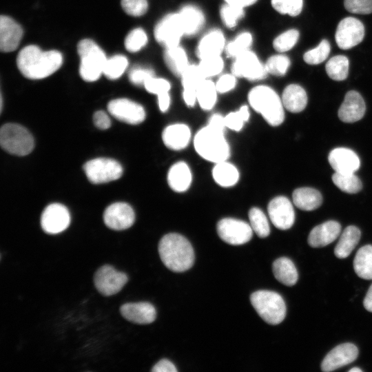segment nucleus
<instances>
[{
	"instance_id": "obj_1",
	"label": "nucleus",
	"mask_w": 372,
	"mask_h": 372,
	"mask_svg": "<svg viewBox=\"0 0 372 372\" xmlns=\"http://www.w3.org/2000/svg\"><path fill=\"white\" fill-rule=\"evenodd\" d=\"M62 63L63 56L59 51H43L34 45L23 48L17 58L19 70L30 79H41L52 74Z\"/></svg>"
},
{
	"instance_id": "obj_2",
	"label": "nucleus",
	"mask_w": 372,
	"mask_h": 372,
	"mask_svg": "<svg viewBox=\"0 0 372 372\" xmlns=\"http://www.w3.org/2000/svg\"><path fill=\"white\" fill-rule=\"evenodd\" d=\"M158 253L163 264L174 272L185 271L194 262V251L191 243L179 234L165 235L159 242Z\"/></svg>"
},
{
	"instance_id": "obj_3",
	"label": "nucleus",
	"mask_w": 372,
	"mask_h": 372,
	"mask_svg": "<svg viewBox=\"0 0 372 372\" xmlns=\"http://www.w3.org/2000/svg\"><path fill=\"white\" fill-rule=\"evenodd\" d=\"M248 101L251 107L270 125L282 123L285 119L282 101L271 87L264 85L254 87L248 94Z\"/></svg>"
},
{
	"instance_id": "obj_4",
	"label": "nucleus",
	"mask_w": 372,
	"mask_h": 372,
	"mask_svg": "<svg viewBox=\"0 0 372 372\" xmlns=\"http://www.w3.org/2000/svg\"><path fill=\"white\" fill-rule=\"evenodd\" d=\"M194 145L196 152L202 158L215 163L227 161L230 155V148L225 138V132L208 125L196 134Z\"/></svg>"
},
{
	"instance_id": "obj_5",
	"label": "nucleus",
	"mask_w": 372,
	"mask_h": 372,
	"mask_svg": "<svg viewBox=\"0 0 372 372\" xmlns=\"http://www.w3.org/2000/svg\"><path fill=\"white\" fill-rule=\"evenodd\" d=\"M81 59L79 73L81 78L88 82L95 81L102 74L107 61L105 52L92 40H81L77 45Z\"/></svg>"
},
{
	"instance_id": "obj_6",
	"label": "nucleus",
	"mask_w": 372,
	"mask_h": 372,
	"mask_svg": "<svg viewBox=\"0 0 372 372\" xmlns=\"http://www.w3.org/2000/svg\"><path fill=\"white\" fill-rule=\"evenodd\" d=\"M250 302L260 318L269 324H278L285 318V301L282 296L275 291H255L250 296Z\"/></svg>"
},
{
	"instance_id": "obj_7",
	"label": "nucleus",
	"mask_w": 372,
	"mask_h": 372,
	"mask_svg": "<svg viewBox=\"0 0 372 372\" xmlns=\"http://www.w3.org/2000/svg\"><path fill=\"white\" fill-rule=\"evenodd\" d=\"M1 147L10 154L25 156L34 148V139L24 127L16 123H6L1 128Z\"/></svg>"
},
{
	"instance_id": "obj_8",
	"label": "nucleus",
	"mask_w": 372,
	"mask_h": 372,
	"mask_svg": "<svg viewBox=\"0 0 372 372\" xmlns=\"http://www.w3.org/2000/svg\"><path fill=\"white\" fill-rule=\"evenodd\" d=\"M83 169L88 180L94 184L117 180L123 174L120 163L107 158L90 160L84 165Z\"/></svg>"
},
{
	"instance_id": "obj_9",
	"label": "nucleus",
	"mask_w": 372,
	"mask_h": 372,
	"mask_svg": "<svg viewBox=\"0 0 372 372\" xmlns=\"http://www.w3.org/2000/svg\"><path fill=\"white\" fill-rule=\"evenodd\" d=\"M154 34L156 41L165 48L179 45L185 34L178 13L172 12L163 17L156 23Z\"/></svg>"
},
{
	"instance_id": "obj_10",
	"label": "nucleus",
	"mask_w": 372,
	"mask_h": 372,
	"mask_svg": "<svg viewBox=\"0 0 372 372\" xmlns=\"http://www.w3.org/2000/svg\"><path fill=\"white\" fill-rule=\"evenodd\" d=\"M234 59L231 71L236 77L256 81L267 78L269 74L265 64L249 50Z\"/></svg>"
},
{
	"instance_id": "obj_11",
	"label": "nucleus",
	"mask_w": 372,
	"mask_h": 372,
	"mask_svg": "<svg viewBox=\"0 0 372 372\" xmlns=\"http://www.w3.org/2000/svg\"><path fill=\"white\" fill-rule=\"evenodd\" d=\"M218 236L226 243L240 245L252 238L253 229L245 221L232 218H223L216 225Z\"/></svg>"
},
{
	"instance_id": "obj_12",
	"label": "nucleus",
	"mask_w": 372,
	"mask_h": 372,
	"mask_svg": "<svg viewBox=\"0 0 372 372\" xmlns=\"http://www.w3.org/2000/svg\"><path fill=\"white\" fill-rule=\"evenodd\" d=\"M127 280L125 273L116 270L108 265L101 267L94 276L95 287L99 292L105 296L119 292Z\"/></svg>"
},
{
	"instance_id": "obj_13",
	"label": "nucleus",
	"mask_w": 372,
	"mask_h": 372,
	"mask_svg": "<svg viewBox=\"0 0 372 372\" xmlns=\"http://www.w3.org/2000/svg\"><path fill=\"white\" fill-rule=\"evenodd\" d=\"M364 37V26L358 19L346 17L338 25L335 39L338 47L348 50L359 44Z\"/></svg>"
},
{
	"instance_id": "obj_14",
	"label": "nucleus",
	"mask_w": 372,
	"mask_h": 372,
	"mask_svg": "<svg viewBox=\"0 0 372 372\" xmlns=\"http://www.w3.org/2000/svg\"><path fill=\"white\" fill-rule=\"evenodd\" d=\"M70 223V215L68 208L60 203L49 205L41 216L42 229L49 234H56L68 228Z\"/></svg>"
},
{
	"instance_id": "obj_15",
	"label": "nucleus",
	"mask_w": 372,
	"mask_h": 372,
	"mask_svg": "<svg viewBox=\"0 0 372 372\" xmlns=\"http://www.w3.org/2000/svg\"><path fill=\"white\" fill-rule=\"evenodd\" d=\"M107 110L114 117L129 124H139L145 118L144 107L127 99H117L110 101Z\"/></svg>"
},
{
	"instance_id": "obj_16",
	"label": "nucleus",
	"mask_w": 372,
	"mask_h": 372,
	"mask_svg": "<svg viewBox=\"0 0 372 372\" xmlns=\"http://www.w3.org/2000/svg\"><path fill=\"white\" fill-rule=\"evenodd\" d=\"M267 211L273 225L278 229L286 230L292 227L295 213L291 201L285 196H277L269 203Z\"/></svg>"
},
{
	"instance_id": "obj_17",
	"label": "nucleus",
	"mask_w": 372,
	"mask_h": 372,
	"mask_svg": "<svg viewBox=\"0 0 372 372\" xmlns=\"http://www.w3.org/2000/svg\"><path fill=\"white\" fill-rule=\"evenodd\" d=\"M135 214L132 207L125 203H115L108 206L103 214L106 226L114 230H124L134 223Z\"/></svg>"
},
{
	"instance_id": "obj_18",
	"label": "nucleus",
	"mask_w": 372,
	"mask_h": 372,
	"mask_svg": "<svg viewBox=\"0 0 372 372\" xmlns=\"http://www.w3.org/2000/svg\"><path fill=\"white\" fill-rule=\"evenodd\" d=\"M358 355V348L353 344H341L328 353L322 362L321 369L325 372L334 371L353 362Z\"/></svg>"
},
{
	"instance_id": "obj_19",
	"label": "nucleus",
	"mask_w": 372,
	"mask_h": 372,
	"mask_svg": "<svg viewBox=\"0 0 372 372\" xmlns=\"http://www.w3.org/2000/svg\"><path fill=\"white\" fill-rule=\"evenodd\" d=\"M328 160L335 172L340 174L355 173L360 165L358 156L346 147H337L331 150Z\"/></svg>"
},
{
	"instance_id": "obj_20",
	"label": "nucleus",
	"mask_w": 372,
	"mask_h": 372,
	"mask_svg": "<svg viewBox=\"0 0 372 372\" xmlns=\"http://www.w3.org/2000/svg\"><path fill=\"white\" fill-rule=\"evenodd\" d=\"M366 105L360 93L351 90L344 96L338 110V117L344 123H354L364 115Z\"/></svg>"
},
{
	"instance_id": "obj_21",
	"label": "nucleus",
	"mask_w": 372,
	"mask_h": 372,
	"mask_svg": "<svg viewBox=\"0 0 372 372\" xmlns=\"http://www.w3.org/2000/svg\"><path fill=\"white\" fill-rule=\"evenodd\" d=\"M23 36L20 25L8 16L0 17V49L3 52L14 51Z\"/></svg>"
},
{
	"instance_id": "obj_22",
	"label": "nucleus",
	"mask_w": 372,
	"mask_h": 372,
	"mask_svg": "<svg viewBox=\"0 0 372 372\" xmlns=\"http://www.w3.org/2000/svg\"><path fill=\"white\" fill-rule=\"evenodd\" d=\"M225 39L223 32L214 28L202 37L196 47V54L199 59L220 56L225 51Z\"/></svg>"
},
{
	"instance_id": "obj_23",
	"label": "nucleus",
	"mask_w": 372,
	"mask_h": 372,
	"mask_svg": "<svg viewBox=\"0 0 372 372\" xmlns=\"http://www.w3.org/2000/svg\"><path fill=\"white\" fill-rule=\"evenodd\" d=\"M120 312L128 321L139 324H150L156 316L154 307L147 302L123 304L120 307Z\"/></svg>"
},
{
	"instance_id": "obj_24",
	"label": "nucleus",
	"mask_w": 372,
	"mask_h": 372,
	"mask_svg": "<svg viewBox=\"0 0 372 372\" xmlns=\"http://www.w3.org/2000/svg\"><path fill=\"white\" fill-rule=\"evenodd\" d=\"M339 223L329 220L313 227L308 236L309 245L314 248L324 247L333 242L340 234Z\"/></svg>"
},
{
	"instance_id": "obj_25",
	"label": "nucleus",
	"mask_w": 372,
	"mask_h": 372,
	"mask_svg": "<svg viewBox=\"0 0 372 372\" xmlns=\"http://www.w3.org/2000/svg\"><path fill=\"white\" fill-rule=\"evenodd\" d=\"M180 77L184 101L187 106L193 107L197 102V89L205 78L201 74L198 65H189Z\"/></svg>"
},
{
	"instance_id": "obj_26",
	"label": "nucleus",
	"mask_w": 372,
	"mask_h": 372,
	"mask_svg": "<svg viewBox=\"0 0 372 372\" xmlns=\"http://www.w3.org/2000/svg\"><path fill=\"white\" fill-rule=\"evenodd\" d=\"M162 139L165 146L170 149L181 150L188 145L191 139V131L183 123L170 125L164 129Z\"/></svg>"
},
{
	"instance_id": "obj_27",
	"label": "nucleus",
	"mask_w": 372,
	"mask_h": 372,
	"mask_svg": "<svg viewBox=\"0 0 372 372\" xmlns=\"http://www.w3.org/2000/svg\"><path fill=\"white\" fill-rule=\"evenodd\" d=\"M185 36H194L203 28L205 18L203 11L192 4L183 6L178 12Z\"/></svg>"
},
{
	"instance_id": "obj_28",
	"label": "nucleus",
	"mask_w": 372,
	"mask_h": 372,
	"mask_svg": "<svg viewBox=\"0 0 372 372\" xmlns=\"http://www.w3.org/2000/svg\"><path fill=\"white\" fill-rule=\"evenodd\" d=\"M192 180L191 170L185 162H177L169 168L167 173V183L174 192H185L191 185Z\"/></svg>"
},
{
	"instance_id": "obj_29",
	"label": "nucleus",
	"mask_w": 372,
	"mask_h": 372,
	"mask_svg": "<svg viewBox=\"0 0 372 372\" xmlns=\"http://www.w3.org/2000/svg\"><path fill=\"white\" fill-rule=\"evenodd\" d=\"M284 107L289 112H302L307 104L305 90L298 84H290L283 90L281 97Z\"/></svg>"
},
{
	"instance_id": "obj_30",
	"label": "nucleus",
	"mask_w": 372,
	"mask_h": 372,
	"mask_svg": "<svg viewBox=\"0 0 372 372\" xmlns=\"http://www.w3.org/2000/svg\"><path fill=\"white\" fill-rule=\"evenodd\" d=\"M163 59L167 68L177 76H181L189 65L185 50L179 45L165 48Z\"/></svg>"
},
{
	"instance_id": "obj_31",
	"label": "nucleus",
	"mask_w": 372,
	"mask_h": 372,
	"mask_svg": "<svg viewBox=\"0 0 372 372\" xmlns=\"http://www.w3.org/2000/svg\"><path fill=\"white\" fill-rule=\"evenodd\" d=\"M294 205L304 211H312L318 208L322 203L321 194L311 187H300L293 192Z\"/></svg>"
},
{
	"instance_id": "obj_32",
	"label": "nucleus",
	"mask_w": 372,
	"mask_h": 372,
	"mask_svg": "<svg viewBox=\"0 0 372 372\" xmlns=\"http://www.w3.org/2000/svg\"><path fill=\"white\" fill-rule=\"evenodd\" d=\"M360 229L353 225L348 226L340 235L334 249V254L338 258H345L350 255L360 238Z\"/></svg>"
},
{
	"instance_id": "obj_33",
	"label": "nucleus",
	"mask_w": 372,
	"mask_h": 372,
	"mask_svg": "<svg viewBox=\"0 0 372 372\" xmlns=\"http://www.w3.org/2000/svg\"><path fill=\"white\" fill-rule=\"evenodd\" d=\"M272 270L276 279L285 285L293 286L298 280L297 269L293 262L287 258L276 259L272 265Z\"/></svg>"
},
{
	"instance_id": "obj_34",
	"label": "nucleus",
	"mask_w": 372,
	"mask_h": 372,
	"mask_svg": "<svg viewBox=\"0 0 372 372\" xmlns=\"http://www.w3.org/2000/svg\"><path fill=\"white\" fill-rule=\"evenodd\" d=\"M212 176L215 182L224 187L234 186L239 179L238 169L226 161L216 163L212 170Z\"/></svg>"
},
{
	"instance_id": "obj_35",
	"label": "nucleus",
	"mask_w": 372,
	"mask_h": 372,
	"mask_svg": "<svg viewBox=\"0 0 372 372\" xmlns=\"http://www.w3.org/2000/svg\"><path fill=\"white\" fill-rule=\"evenodd\" d=\"M353 268L361 278L372 280V245H367L359 249L354 258Z\"/></svg>"
},
{
	"instance_id": "obj_36",
	"label": "nucleus",
	"mask_w": 372,
	"mask_h": 372,
	"mask_svg": "<svg viewBox=\"0 0 372 372\" xmlns=\"http://www.w3.org/2000/svg\"><path fill=\"white\" fill-rule=\"evenodd\" d=\"M216 84L209 79H204L199 85L196 92V101L204 110H210L217 101Z\"/></svg>"
},
{
	"instance_id": "obj_37",
	"label": "nucleus",
	"mask_w": 372,
	"mask_h": 372,
	"mask_svg": "<svg viewBox=\"0 0 372 372\" xmlns=\"http://www.w3.org/2000/svg\"><path fill=\"white\" fill-rule=\"evenodd\" d=\"M349 61L344 55L331 57L326 63L325 69L328 76L334 81H343L349 73Z\"/></svg>"
},
{
	"instance_id": "obj_38",
	"label": "nucleus",
	"mask_w": 372,
	"mask_h": 372,
	"mask_svg": "<svg viewBox=\"0 0 372 372\" xmlns=\"http://www.w3.org/2000/svg\"><path fill=\"white\" fill-rule=\"evenodd\" d=\"M253 43L252 34L249 32H242L235 39L226 44L225 52L227 57L235 59L249 50Z\"/></svg>"
},
{
	"instance_id": "obj_39",
	"label": "nucleus",
	"mask_w": 372,
	"mask_h": 372,
	"mask_svg": "<svg viewBox=\"0 0 372 372\" xmlns=\"http://www.w3.org/2000/svg\"><path fill=\"white\" fill-rule=\"evenodd\" d=\"M332 180L336 187L346 193L355 194L362 188L361 180L354 173L340 174L335 172L332 176Z\"/></svg>"
},
{
	"instance_id": "obj_40",
	"label": "nucleus",
	"mask_w": 372,
	"mask_h": 372,
	"mask_svg": "<svg viewBox=\"0 0 372 372\" xmlns=\"http://www.w3.org/2000/svg\"><path fill=\"white\" fill-rule=\"evenodd\" d=\"M249 224L253 231L260 238H265L270 233V227L266 215L259 208L252 207L249 211Z\"/></svg>"
},
{
	"instance_id": "obj_41",
	"label": "nucleus",
	"mask_w": 372,
	"mask_h": 372,
	"mask_svg": "<svg viewBox=\"0 0 372 372\" xmlns=\"http://www.w3.org/2000/svg\"><path fill=\"white\" fill-rule=\"evenodd\" d=\"M128 65V61L126 56L117 54L107 59L103 74L109 79H116L119 78L125 72Z\"/></svg>"
},
{
	"instance_id": "obj_42",
	"label": "nucleus",
	"mask_w": 372,
	"mask_h": 372,
	"mask_svg": "<svg viewBox=\"0 0 372 372\" xmlns=\"http://www.w3.org/2000/svg\"><path fill=\"white\" fill-rule=\"evenodd\" d=\"M245 16L244 8L225 3L220 9V17L228 28H234Z\"/></svg>"
},
{
	"instance_id": "obj_43",
	"label": "nucleus",
	"mask_w": 372,
	"mask_h": 372,
	"mask_svg": "<svg viewBox=\"0 0 372 372\" xmlns=\"http://www.w3.org/2000/svg\"><path fill=\"white\" fill-rule=\"evenodd\" d=\"M198 67L205 79L219 74L224 68V61L220 56H214L200 59Z\"/></svg>"
},
{
	"instance_id": "obj_44",
	"label": "nucleus",
	"mask_w": 372,
	"mask_h": 372,
	"mask_svg": "<svg viewBox=\"0 0 372 372\" xmlns=\"http://www.w3.org/2000/svg\"><path fill=\"white\" fill-rule=\"evenodd\" d=\"M291 64L290 59L284 54H274L268 58L265 63L268 74L277 76H284Z\"/></svg>"
},
{
	"instance_id": "obj_45",
	"label": "nucleus",
	"mask_w": 372,
	"mask_h": 372,
	"mask_svg": "<svg viewBox=\"0 0 372 372\" xmlns=\"http://www.w3.org/2000/svg\"><path fill=\"white\" fill-rule=\"evenodd\" d=\"M299 36V32L296 29L286 30L274 39L273 47L278 52H287L296 44Z\"/></svg>"
},
{
	"instance_id": "obj_46",
	"label": "nucleus",
	"mask_w": 372,
	"mask_h": 372,
	"mask_svg": "<svg viewBox=\"0 0 372 372\" xmlns=\"http://www.w3.org/2000/svg\"><path fill=\"white\" fill-rule=\"evenodd\" d=\"M331 50L329 41L323 39L314 48L307 51L304 56V61L309 65H318L323 62L328 57Z\"/></svg>"
},
{
	"instance_id": "obj_47",
	"label": "nucleus",
	"mask_w": 372,
	"mask_h": 372,
	"mask_svg": "<svg viewBox=\"0 0 372 372\" xmlns=\"http://www.w3.org/2000/svg\"><path fill=\"white\" fill-rule=\"evenodd\" d=\"M249 111L247 105H242L238 110L231 112L225 116L227 128L234 131H240L245 123L249 118Z\"/></svg>"
},
{
	"instance_id": "obj_48",
	"label": "nucleus",
	"mask_w": 372,
	"mask_h": 372,
	"mask_svg": "<svg viewBox=\"0 0 372 372\" xmlns=\"http://www.w3.org/2000/svg\"><path fill=\"white\" fill-rule=\"evenodd\" d=\"M146 32L142 28L132 30L125 37V47L130 52H136L143 48L147 43Z\"/></svg>"
},
{
	"instance_id": "obj_49",
	"label": "nucleus",
	"mask_w": 372,
	"mask_h": 372,
	"mask_svg": "<svg viewBox=\"0 0 372 372\" xmlns=\"http://www.w3.org/2000/svg\"><path fill=\"white\" fill-rule=\"evenodd\" d=\"M271 3L278 12L296 17L302 11L303 0H271Z\"/></svg>"
},
{
	"instance_id": "obj_50",
	"label": "nucleus",
	"mask_w": 372,
	"mask_h": 372,
	"mask_svg": "<svg viewBox=\"0 0 372 372\" xmlns=\"http://www.w3.org/2000/svg\"><path fill=\"white\" fill-rule=\"evenodd\" d=\"M123 10L129 15L140 17L148 10L147 0H121Z\"/></svg>"
},
{
	"instance_id": "obj_51",
	"label": "nucleus",
	"mask_w": 372,
	"mask_h": 372,
	"mask_svg": "<svg viewBox=\"0 0 372 372\" xmlns=\"http://www.w3.org/2000/svg\"><path fill=\"white\" fill-rule=\"evenodd\" d=\"M144 87L148 92L158 96L169 92L171 88V84L165 79L157 78L154 76L145 81Z\"/></svg>"
},
{
	"instance_id": "obj_52",
	"label": "nucleus",
	"mask_w": 372,
	"mask_h": 372,
	"mask_svg": "<svg viewBox=\"0 0 372 372\" xmlns=\"http://www.w3.org/2000/svg\"><path fill=\"white\" fill-rule=\"evenodd\" d=\"M344 5L351 13L368 14L372 12V0H344Z\"/></svg>"
},
{
	"instance_id": "obj_53",
	"label": "nucleus",
	"mask_w": 372,
	"mask_h": 372,
	"mask_svg": "<svg viewBox=\"0 0 372 372\" xmlns=\"http://www.w3.org/2000/svg\"><path fill=\"white\" fill-rule=\"evenodd\" d=\"M154 76V72L149 68H134L129 73V79L136 85H144L145 81Z\"/></svg>"
},
{
	"instance_id": "obj_54",
	"label": "nucleus",
	"mask_w": 372,
	"mask_h": 372,
	"mask_svg": "<svg viewBox=\"0 0 372 372\" xmlns=\"http://www.w3.org/2000/svg\"><path fill=\"white\" fill-rule=\"evenodd\" d=\"M236 83V76L231 73L223 74L215 84L218 92L225 94L234 90Z\"/></svg>"
},
{
	"instance_id": "obj_55",
	"label": "nucleus",
	"mask_w": 372,
	"mask_h": 372,
	"mask_svg": "<svg viewBox=\"0 0 372 372\" xmlns=\"http://www.w3.org/2000/svg\"><path fill=\"white\" fill-rule=\"evenodd\" d=\"M94 125L99 129L106 130L111 125V121L104 111H97L93 116Z\"/></svg>"
},
{
	"instance_id": "obj_56",
	"label": "nucleus",
	"mask_w": 372,
	"mask_h": 372,
	"mask_svg": "<svg viewBox=\"0 0 372 372\" xmlns=\"http://www.w3.org/2000/svg\"><path fill=\"white\" fill-rule=\"evenodd\" d=\"M174 364L167 359L158 361L152 369V372H177Z\"/></svg>"
},
{
	"instance_id": "obj_57",
	"label": "nucleus",
	"mask_w": 372,
	"mask_h": 372,
	"mask_svg": "<svg viewBox=\"0 0 372 372\" xmlns=\"http://www.w3.org/2000/svg\"><path fill=\"white\" fill-rule=\"evenodd\" d=\"M208 125L223 132H225V130L227 128L225 122V116H223L219 114H214L210 117Z\"/></svg>"
},
{
	"instance_id": "obj_58",
	"label": "nucleus",
	"mask_w": 372,
	"mask_h": 372,
	"mask_svg": "<svg viewBox=\"0 0 372 372\" xmlns=\"http://www.w3.org/2000/svg\"><path fill=\"white\" fill-rule=\"evenodd\" d=\"M157 96L160 110L163 112H167L171 102V98L169 92L160 94Z\"/></svg>"
},
{
	"instance_id": "obj_59",
	"label": "nucleus",
	"mask_w": 372,
	"mask_h": 372,
	"mask_svg": "<svg viewBox=\"0 0 372 372\" xmlns=\"http://www.w3.org/2000/svg\"><path fill=\"white\" fill-rule=\"evenodd\" d=\"M225 3L234 6L246 8L257 2L258 0H224Z\"/></svg>"
},
{
	"instance_id": "obj_60",
	"label": "nucleus",
	"mask_w": 372,
	"mask_h": 372,
	"mask_svg": "<svg viewBox=\"0 0 372 372\" xmlns=\"http://www.w3.org/2000/svg\"><path fill=\"white\" fill-rule=\"evenodd\" d=\"M363 304L367 311L372 312V285L369 288V290L364 299Z\"/></svg>"
},
{
	"instance_id": "obj_61",
	"label": "nucleus",
	"mask_w": 372,
	"mask_h": 372,
	"mask_svg": "<svg viewBox=\"0 0 372 372\" xmlns=\"http://www.w3.org/2000/svg\"><path fill=\"white\" fill-rule=\"evenodd\" d=\"M362 370L358 367L352 368L349 370V372H361Z\"/></svg>"
}]
</instances>
